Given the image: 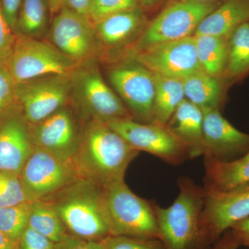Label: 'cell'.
Wrapping results in <instances>:
<instances>
[{
  "instance_id": "f546056e",
  "label": "cell",
  "mask_w": 249,
  "mask_h": 249,
  "mask_svg": "<svg viewBox=\"0 0 249 249\" xmlns=\"http://www.w3.org/2000/svg\"><path fill=\"white\" fill-rule=\"evenodd\" d=\"M138 7L139 0H91L89 18L95 24L110 15Z\"/></svg>"
},
{
  "instance_id": "60d3db41",
  "label": "cell",
  "mask_w": 249,
  "mask_h": 249,
  "mask_svg": "<svg viewBox=\"0 0 249 249\" xmlns=\"http://www.w3.org/2000/svg\"><path fill=\"white\" fill-rule=\"evenodd\" d=\"M48 1L52 16H55L63 7V0H48Z\"/></svg>"
},
{
  "instance_id": "836d02e7",
  "label": "cell",
  "mask_w": 249,
  "mask_h": 249,
  "mask_svg": "<svg viewBox=\"0 0 249 249\" xmlns=\"http://www.w3.org/2000/svg\"><path fill=\"white\" fill-rule=\"evenodd\" d=\"M53 242L27 227L18 243V249H53Z\"/></svg>"
},
{
  "instance_id": "1f68e13d",
  "label": "cell",
  "mask_w": 249,
  "mask_h": 249,
  "mask_svg": "<svg viewBox=\"0 0 249 249\" xmlns=\"http://www.w3.org/2000/svg\"><path fill=\"white\" fill-rule=\"evenodd\" d=\"M104 249H165L158 239L109 235L102 240Z\"/></svg>"
},
{
  "instance_id": "8992f818",
  "label": "cell",
  "mask_w": 249,
  "mask_h": 249,
  "mask_svg": "<svg viewBox=\"0 0 249 249\" xmlns=\"http://www.w3.org/2000/svg\"><path fill=\"white\" fill-rule=\"evenodd\" d=\"M218 5L215 1H175L144 27L132 53L194 36L199 23Z\"/></svg>"
},
{
  "instance_id": "f1b7e54d",
  "label": "cell",
  "mask_w": 249,
  "mask_h": 249,
  "mask_svg": "<svg viewBox=\"0 0 249 249\" xmlns=\"http://www.w3.org/2000/svg\"><path fill=\"white\" fill-rule=\"evenodd\" d=\"M27 201H29L19 175L0 171V207L14 206Z\"/></svg>"
},
{
  "instance_id": "d4e9b609",
  "label": "cell",
  "mask_w": 249,
  "mask_h": 249,
  "mask_svg": "<svg viewBox=\"0 0 249 249\" xmlns=\"http://www.w3.org/2000/svg\"><path fill=\"white\" fill-rule=\"evenodd\" d=\"M52 14L48 0H22L18 13V34L38 39L48 29Z\"/></svg>"
},
{
  "instance_id": "7c38bea8",
  "label": "cell",
  "mask_w": 249,
  "mask_h": 249,
  "mask_svg": "<svg viewBox=\"0 0 249 249\" xmlns=\"http://www.w3.org/2000/svg\"><path fill=\"white\" fill-rule=\"evenodd\" d=\"M108 78L118 96L135 116L152 123L155 93V75L142 64L129 58L108 72Z\"/></svg>"
},
{
  "instance_id": "603a6c76",
  "label": "cell",
  "mask_w": 249,
  "mask_h": 249,
  "mask_svg": "<svg viewBox=\"0 0 249 249\" xmlns=\"http://www.w3.org/2000/svg\"><path fill=\"white\" fill-rule=\"evenodd\" d=\"M185 98L201 110L218 108L222 101V87L217 77L201 70L183 79Z\"/></svg>"
},
{
  "instance_id": "b9f144b4",
  "label": "cell",
  "mask_w": 249,
  "mask_h": 249,
  "mask_svg": "<svg viewBox=\"0 0 249 249\" xmlns=\"http://www.w3.org/2000/svg\"><path fill=\"white\" fill-rule=\"evenodd\" d=\"M160 1V0H139V2H140V6H142L144 8H151L158 4Z\"/></svg>"
},
{
  "instance_id": "d6986e66",
  "label": "cell",
  "mask_w": 249,
  "mask_h": 249,
  "mask_svg": "<svg viewBox=\"0 0 249 249\" xmlns=\"http://www.w3.org/2000/svg\"><path fill=\"white\" fill-rule=\"evenodd\" d=\"M203 119L200 108L185 98L166 124L171 133L188 149L191 159L205 154Z\"/></svg>"
},
{
  "instance_id": "4316f807",
  "label": "cell",
  "mask_w": 249,
  "mask_h": 249,
  "mask_svg": "<svg viewBox=\"0 0 249 249\" xmlns=\"http://www.w3.org/2000/svg\"><path fill=\"white\" fill-rule=\"evenodd\" d=\"M28 227L53 243L68 235L58 214L47 201L33 202Z\"/></svg>"
},
{
  "instance_id": "cb8c5ba5",
  "label": "cell",
  "mask_w": 249,
  "mask_h": 249,
  "mask_svg": "<svg viewBox=\"0 0 249 249\" xmlns=\"http://www.w3.org/2000/svg\"><path fill=\"white\" fill-rule=\"evenodd\" d=\"M196 57L201 70L208 74L219 77L225 71L228 41L213 36H194Z\"/></svg>"
},
{
  "instance_id": "3957f363",
  "label": "cell",
  "mask_w": 249,
  "mask_h": 249,
  "mask_svg": "<svg viewBox=\"0 0 249 249\" xmlns=\"http://www.w3.org/2000/svg\"><path fill=\"white\" fill-rule=\"evenodd\" d=\"M179 193L167 208L154 205L165 249H205L201 231V215L204 204V188L190 178H181Z\"/></svg>"
},
{
  "instance_id": "484cf974",
  "label": "cell",
  "mask_w": 249,
  "mask_h": 249,
  "mask_svg": "<svg viewBox=\"0 0 249 249\" xmlns=\"http://www.w3.org/2000/svg\"><path fill=\"white\" fill-rule=\"evenodd\" d=\"M249 71V22L236 29L228 39L227 65L229 78H240Z\"/></svg>"
},
{
  "instance_id": "30bf717a",
  "label": "cell",
  "mask_w": 249,
  "mask_h": 249,
  "mask_svg": "<svg viewBox=\"0 0 249 249\" xmlns=\"http://www.w3.org/2000/svg\"><path fill=\"white\" fill-rule=\"evenodd\" d=\"M71 73L47 75L18 84V104L28 124H38L67 106L70 102Z\"/></svg>"
},
{
  "instance_id": "6da1fadb",
  "label": "cell",
  "mask_w": 249,
  "mask_h": 249,
  "mask_svg": "<svg viewBox=\"0 0 249 249\" xmlns=\"http://www.w3.org/2000/svg\"><path fill=\"white\" fill-rule=\"evenodd\" d=\"M139 153L107 124L91 121L82 126L72 163L80 178L104 187L124 180Z\"/></svg>"
},
{
  "instance_id": "ac0fdd59",
  "label": "cell",
  "mask_w": 249,
  "mask_h": 249,
  "mask_svg": "<svg viewBox=\"0 0 249 249\" xmlns=\"http://www.w3.org/2000/svg\"><path fill=\"white\" fill-rule=\"evenodd\" d=\"M145 16L141 7L116 13L95 23L96 36L103 48H117L143 30Z\"/></svg>"
},
{
  "instance_id": "d6a6232c",
  "label": "cell",
  "mask_w": 249,
  "mask_h": 249,
  "mask_svg": "<svg viewBox=\"0 0 249 249\" xmlns=\"http://www.w3.org/2000/svg\"><path fill=\"white\" fill-rule=\"evenodd\" d=\"M16 40V31L6 20L0 3V61L9 60L14 50Z\"/></svg>"
},
{
  "instance_id": "d590c367",
  "label": "cell",
  "mask_w": 249,
  "mask_h": 249,
  "mask_svg": "<svg viewBox=\"0 0 249 249\" xmlns=\"http://www.w3.org/2000/svg\"><path fill=\"white\" fill-rule=\"evenodd\" d=\"M3 14L9 25L16 31L18 13L22 0H0Z\"/></svg>"
},
{
  "instance_id": "e0dca14e",
  "label": "cell",
  "mask_w": 249,
  "mask_h": 249,
  "mask_svg": "<svg viewBox=\"0 0 249 249\" xmlns=\"http://www.w3.org/2000/svg\"><path fill=\"white\" fill-rule=\"evenodd\" d=\"M9 112L0 119V171L20 175L34 146L24 116Z\"/></svg>"
},
{
  "instance_id": "52a82bcc",
  "label": "cell",
  "mask_w": 249,
  "mask_h": 249,
  "mask_svg": "<svg viewBox=\"0 0 249 249\" xmlns=\"http://www.w3.org/2000/svg\"><path fill=\"white\" fill-rule=\"evenodd\" d=\"M7 64L17 84L47 75L70 74L81 65L52 44L18 33Z\"/></svg>"
},
{
  "instance_id": "9c48e42d",
  "label": "cell",
  "mask_w": 249,
  "mask_h": 249,
  "mask_svg": "<svg viewBox=\"0 0 249 249\" xmlns=\"http://www.w3.org/2000/svg\"><path fill=\"white\" fill-rule=\"evenodd\" d=\"M204 191L200 226L208 247L237 223L249 217V183L228 191L205 188Z\"/></svg>"
},
{
  "instance_id": "9a60e30c",
  "label": "cell",
  "mask_w": 249,
  "mask_h": 249,
  "mask_svg": "<svg viewBox=\"0 0 249 249\" xmlns=\"http://www.w3.org/2000/svg\"><path fill=\"white\" fill-rule=\"evenodd\" d=\"M81 129L74 111L67 106L30 125L34 147L68 161H72L76 151Z\"/></svg>"
},
{
  "instance_id": "f35d334b",
  "label": "cell",
  "mask_w": 249,
  "mask_h": 249,
  "mask_svg": "<svg viewBox=\"0 0 249 249\" xmlns=\"http://www.w3.org/2000/svg\"><path fill=\"white\" fill-rule=\"evenodd\" d=\"M90 4L91 0H63V6L88 18Z\"/></svg>"
},
{
  "instance_id": "4fadbf2b",
  "label": "cell",
  "mask_w": 249,
  "mask_h": 249,
  "mask_svg": "<svg viewBox=\"0 0 249 249\" xmlns=\"http://www.w3.org/2000/svg\"><path fill=\"white\" fill-rule=\"evenodd\" d=\"M108 125L138 151L148 152L171 164H179L191 159L189 151L166 125L137 122L133 119H119Z\"/></svg>"
},
{
  "instance_id": "7402d4cb",
  "label": "cell",
  "mask_w": 249,
  "mask_h": 249,
  "mask_svg": "<svg viewBox=\"0 0 249 249\" xmlns=\"http://www.w3.org/2000/svg\"><path fill=\"white\" fill-rule=\"evenodd\" d=\"M155 75V93L152 123L166 125L185 99L183 80Z\"/></svg>"
},
{
  "instance_id": "277c9868",
  "label": "cell",
  "mask_w": 249,
  "mask_h": 249,
  "mask_svg": "<svg viewBox=\"0 0 249 249\" xmlns=\"http://www.w3.org/2000/svg\"><path fill=\"white\" fill-rule=\"evenodd\" d=\"M70 102L83 124L107 123L132 116L119 96L103 79L93 61L79 65L71 74Z\"/></svg>"
},
{
  "instance_id": "83f0119b",
  "label": "cell",
  "mask_w": 249,
  "mask_h": 249,
  "mask_svg": "<svg viewBox=\"0 0 249 249\" xmlns=\"http://www.w3.org/2000/svg\"><path fill=\"white\" fill-rule=\"evenodd\" d=\"M32 205L31 201H27L0 207V231L16 245L29 224Z\"/></svg>"
},
{
  "instance_id": "e575fe53",
  "label": "cell",
  "mask_w": 249,
  "mask_h": 249,
  "mask_svg": "<svg viewBox=\"0 0 249 249\" xmlns=\"http://www.w3.org/2000/svg\"><path fill=\"white\" fill-rule=\"evenodd\" d=\"M53 249H104L102 241H93L67 235L54 244Z\"/></svg>"
},
{
  "instance_id": "7bdbcfd3",
  "label": "cell",
  "mask_w": 249,
  "mask_h": 249,
  "mask_svg": "<svg viewBox=\"0 0 249 249\" xmlns=\"http://www.w3.org/2000/svg\"><path fill=\"white\" fill-rule=\"evenodd\" d=\"M193 1H214L215 0H193Z\"/></svg>"
},
{
  "instance_id": "4dcf8cb0",
  "label": "cell",
  "mask_w": 249,
  "mask_h": 249,
  "mask_svg": "<svg viewBox=\"0 0 249 249\" xmlns=\"http://www.w3.org/2000/svg\"><path fill=\"white\" fill-rule=\"evenodd\" d=\"M17 85L7 62L0 61V116L18 104Z\"/></svg>"
},
{
  "instance_id": "ab89813d",
  "label": "cell",
  "mask_w": 249,
  "mask_h": 249,
  "mask_svg": "<svg viewBox=\"0 0 249 249\" xmlns=\"http://www.w3.org/2000/svg\"><path fill=\"white\" fill-rule=\"evenodd\" d=\"M0 249H18V245L0 231Z\"/></svg>"
},
{
  "instance_id": "ba28073f",
  "label": "cell",
  "mask_w": 249,
  "mask_h": 249,
  "mask_svg": "<svg viewBox=\"0 0 249 249\" xmlns=\"http://www.w3.org/2000/svg\"><path fill=\"white\" fill-rule=\"evenodd\" d=\"M28 200L45 201L80 178L72 161L34 147L21 172Z\"/></svg>"
},
{
  "instance_id": "44dd1931",
  "label": "cell",
  "mask_w": 249,
  "mask_h": 249,
  "mask_svg": "<svg viewBox=\"0 0 249 249\" xmlns=\"http://www.w3.org/2000/svg\"><path fill=\"white\" fill-rule=\"evenodd\" d=\"M204 166L205 189L228 191L249 183V151L230 161L204 155Z\"/></svg>"
},
{
  "instance_id": "2e32d148",
  "label": "cell",
  "mask_w": 249,
  "mask_h": 249,
  "mask_svg": "<svg viewBox=\"0 0 249 249\" xmlns=\"http://www.w3.org/2000/svg\"><path fill=\"white\" fill-rule=\"evenodd\" d=\"M203 114L204 155L230 161L249 151V134L234 127L218 108L206 109Z\"/></svg>"
},
{
  "instance_id": "ffe728a7",
  "label": "cell",
  "mask_w": 249,
  "mask_h": 249,
  "mask_svg": "<svg viewBox=\"0 0 249 249\" xmlns=\"http://www.w3.org/2000/svg\"><path fill=\"white\" fill-rule=\"evenodd\" d=\"M249 21V0H227L201 20L194 36H213L227 40L236 29Z\"/></svg>"
},
{
  "instance_id": "5bb4252c",
  "label": "cell",
  "mask_w": 249,
  "mask_h": 249,
  "mask_svg": "<svg viewBox=\"0 0 249 249\" xmlns=\"http://www.w3.org/2000/svg\"><path fill=\"white\" fill-rule=\"evenodd\" d=\"M129 58L154 74L169 78L183 80L202 70L196 57L194 36L152 46L131 53Z\"/></svg>"
},
{
  "instance_id": "8fae6325",
  "label": "cell",
  "mask_w": 249,
  "mask_h": 249,
  "mask_svg": "<svg viewBox=\"0 0 249 249\" xmlns=\"http://www.w3.org/2000/svg\"><path fill=\"white\" fill-rule=\"evenodd\" d=\"M49 33L52 45L80 64L93 61L101 53L92 21L65 6L53 16Z\"/></svg>"
},
{
  "instance_id": "8d00e7d4",
  "label": "cell",
  "mask_w": 249,
  "mask_h": 249,
  "mask_svg": "<svg viewBox=\"0 0 249 249\" xmlns=\"http://www.w3.org/2000/svg\"><path fill=\"white\" fill-rule=\"evenodd\" d=\"M240 246V242L234 235L231 229H229L216 242L213 249H237Z\"/></svg>"
},
{
  "instance_id": "7a4b0ae2",
  "label": "cell",
  "mask_w": 249,
  "mask_h": 249,
  "mask_svg": "<svg viewBox=\"0 0 249 249\" xmlns=\"http://www.w3.org/2000/svg\"><path fill=\"white\" fill-rule=\"evenodd\" d=\"M69 235L102 241L110 235L102 187L78 178L47 200Z\"/></svg>"
},
{
  "instance_id": "74e56055",
  "label": "cell",
  "mask_w": 249,
  "mask_h": 249,
  "mask_svg": "<svg viewBox=\"0 0 249 249\" xmlns=\"http://www.w3.org/2000/svg\"><path fill=\"white\" fill-rule=\"evenodd\" d=\"M230 229L240 242L241 246L249 247V217L237 223Z\"/></svg>"
},
{
  "instance_id": "5b68a950",
  "label": "cell",
  "mask_w": 249,
  "mask_h": 249,
  "mask_svg": "<svg viewBox=\"0 0 249 249\" xmlns=\"http://www.w3.org/2000/svg\"><path fill=\"white\" fill-rule=\"evenodd\" d=\"M102 188L110 235L160 240L154 205L134 194L124 180Z\"/></svg>"
}]
</instances>
